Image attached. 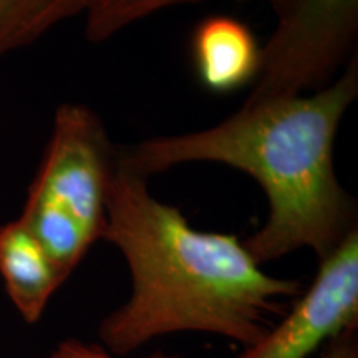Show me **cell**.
<instances>
[{"mask_svg":"<svg viewBox=\"0 0 358 358\" xmlns=\"http://www.w3.org/2000/svg\"><path fill=\"white\" fill-rule=\"evenodd\" d=\"M358 96V58L306 95L244 101L211 128L118 146V159L150 179L186 163L249 174L268 203L267 221L244 241L257 264L308 248L324 259L357 227L355 201L335 171V138Z\"/></svg>","mask_w":358,"mask_h":358,"instance_id":"1","label":"cell"},{"mask_svg":"<svg viewBox=\"0 0 358 358\" xmlns=\"http://www.w3.org/2000/svg\"><path fill=\"white\" fill-rule=\"evenodd\" d=\"M101 239L120 249L133 279L129 301L98 330L116 357L192 330L252 347L285 315L282 299L302 294L301 282L266 274L237 236L194 229L120 159Z\"/></svg>","mask_w":358,"mask_h":358,"instance_id":"2","label":"cell"},{"mask_svg":"<svg viewBox=\"0 0 358 358\" xmlns=\"http://www.w3.org/2000/svg\"><path fill=\"white\" fill-rule=\"evenodd\" d=\"M116 169L118 146L101 116L83 103H62L19 219L65 280L103 237Z\"/></svg>","mask_w":358,"mask_h":358,"instance_id":"3","label":"cell"},{"mask_svg":"<svg viewBox=\"0 0 358 358\" xmlns=\"http://www.w3.org/2000/svg\"><path fill=\"white\" fill-rule=\"evenodd\" d=\"M275 29L245 101L317 92L357 55L358 0H277Z\"/></svg>","mask_w":358,"mask_h":358,"instance_id":"4","label":"cell"},{"mask_svg":"<svg viewBox=\"0 0 358 358\" xmlns=\"http://www.w3.org/2000/svg\"><path fill=\"white\" fill-rule=\"evenodd\" d=\"M348 327H358V227L320 259L313 284L279 324L237 358H307Z\"/></svg>","mask_w":358,"mask_h":358,"instance_id":"5","label":"cell"},{"mask_svg":"<svg viewBox=\"0 0 358 358\" xmlns=\"http://www.w3.org/2000/svg\"><path fill=\"white\" fill-rule=\"evenodd\" d=\"M261 55L256 35L236 17H206L192 32V65L201 85L213 93L227 95L252 85Z\"/></svg>","mask_w":358,"mask_h":358,"instance_id":"6","label":"cell"},{"mask_svg":"<svg viewBox=\"0 0 358 358\" xmlns=\"http://www.w3.org/2000/svg\"><path fill=\"white\" fill-rule=\"evenodd\" d=\"M0 277L13 306L29 324L43 315L65 279L19 217L0 226Z\"/></svg>","mask_w":358,"mask_h":358,"instance_id":"7","label":"cell"},{"mask_svg":"<svg viewBox=\"0 0 358 358\" xmlns=\"http://www.w3.org/2000/svg\"><path fill=\"white\" fill-rule=\"evenodd\" d=\"M98 0H0V58L29 47L57 25L87 15Z\"/></svg>","mask_w":358,"mask_h":358,"instance_id":"8","label":"cell"},{"mask_svg":"<svg viewBox=\"0 0 358 358\" xmlns=\"http://www.w3.org/2000/svg\"><path fill=\"white\" fill-rule=\"evenodd\" d=\"M198 0H98L85 15V37L88 42L101 43L118 35L129 25L164 8L192 3ZM237 2H266L274 6L277 0H237Z\"/></svg>","mask_w":358,"mask_h":358,"instance_id":"9","label":"cell"},{"mask_svg":"<svg viewBox=\"0 0 358 358\" xmlns=\"http://www.w3.org/2000/svg\"><path fill=\"white\" fill-rule=\"evenodd\" d=\"M50 358H120L106 350L103 345L98 343H85L78 338L64 340L57 345L55 350L52 352ZM148 358H182L176 355H164V353L156 352Z\"/></svg>","mask_w":358,"mask_h":358,"instance_id":"10","label":"cell"},{"mask_svg":"<svg viewBox=\"0 0 358 358\" xmlns=\"http://www.w3.org/2000/svg\"><path fill=\"white\" fill-rule=\"evenodd\" d=\"M358 327H348L329 340L322 358H358Z\"/></svg>","mask_w":358,"mask_h":358,"instance_id":"11","label":"cell"}]
</instances>
